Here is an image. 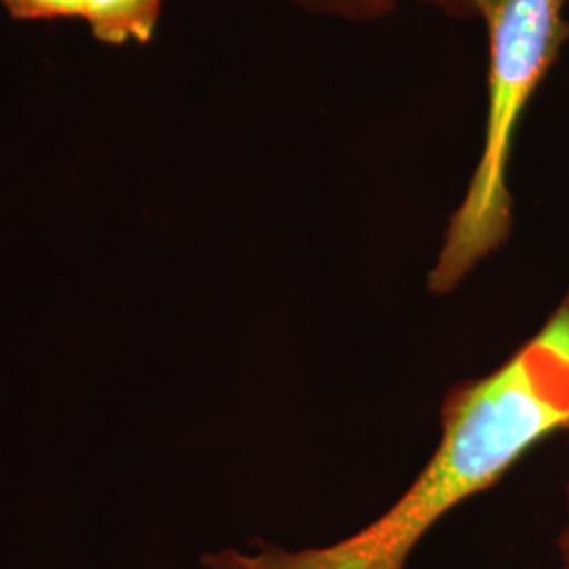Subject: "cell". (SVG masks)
<instances>
[{"instance_id": "6da1fadb", "label": "cell", "mask_w": 569, "mask_h": 569, "mask_svg": "<svg viewBox=\"0 0 569 569\" xmlns=\"http://www.w3.org/2000/svg\"><path fill=\"white\" fill-rule=\"evenodd\" d=\"M443 439L413 486L390 509L323 549L298 552L260 542V552L204 555L207 569H406L443 515L496 486L529 449L569 428V291L526 345L486 378L451 388Z\"/></svg>"}, {"instance_id": "7a4b0ae2", "label": "cell", "mask_w": 569, "mask_h": 569, "mask_svg": "<svg viewBox=\"0 0 569 569\" xmlns=\"http://www.w3.org/2000/svg\"><path fill=\"white\" fill-rule=\"evenodd\" d=\"M569 0H500L486 20L488 106L481 154L449 218L428 291L449 293L512 232L510 159L536 91L569 42Z\"/></svg>"}, {"instance_id": "3957f363", "label": "cell", "mask_w": 569, "mask_h": 569, "mask_svg": "<svg viewBox=\"0 0 569 569\" xmlns=\"http://www.w3.org/2000/svg\"><path fill=\"white\" fill-rule=\"evenodd\" d=\"M164 0H84V20L91 37L108 47L154 41Z\"/></svg>"}, {"instance_id": "277c9868", "label": "cell", "mask_w": 569, "mask_h": 569, "mask_svg": "<svg viewBox=\"0 0 569 569\" xmlns=\"http://www.w3.org/2000/svg\"><path fill=\"white\" fill-rule=\"evenodd\" d=\"M306 16L346 23H376L395 16L399 0H284Z\"/></svg>"}, {"instance_id": "5b68a950", "label": "cell", "mask_w": 569, "mask_h": 569, "mask_svg": "<svg viewBox=\"0 0 569 569\" xmlns=\"http://www.w3.org/2000/svg\"><path fill=\"white\" fill-rule=\"evenodd\" d=\"M16 21L84 20V0H0Z\"/></svg>"}, {"instance_id": "8992f818", "label": "cell", "mask_w": 569, "mask_h": 569, "mask_svg": "<svg viewBox=\"0 0 569 569\" xmlns=\"http://www.w3.org/2000/svg\"><path fill=\"white\" fill-rule=\"evenodd\" d=\"M413 2L425 4L449 20L486 23L489 13L498 7L500 0H413Z\"/></svg>"}, {"instance_id": "52a82bcc", "label": "cell", "mask_w": 569, "mask_h": 569, "mask_svg": "<svg viewBox=\"0 0 569 569\" xmlns=\"http://www.w3.org/2000/svg\"><path fill=\"white\" fill-rule=\"evenodd\" d=\"M566 502H568V521L561 529V536H559V542H557V549H559V561L561 566L559 569H569V481L566 486Z\"/></svg>"}]
</instances>
